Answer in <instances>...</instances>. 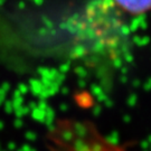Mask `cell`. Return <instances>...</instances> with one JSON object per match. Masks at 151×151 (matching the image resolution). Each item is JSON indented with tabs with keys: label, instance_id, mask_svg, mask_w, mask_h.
I'll list each match as a JSON object with an SVG mask.
<instances>
[{
	"label": "cell",
	"instance_id": "1",
	"mask_svg": "<svg viewBox=\"0 0 151 151\" xmlns=\"http://www.w3.org/2000/svg\"><path fill=\"white\" fill-rule=\"evenodd\" d=\"M72 132L74 133L72 140L65 138L60 141L62 151H123L94 129L84 128L81 131L72 130Z\"/></svg>",
	"mask_w": 151,
	"mask_h": 151
},
{
	"label": "cell",
	"instance_id": "2",
	"mask_svg": "<svg viewBox=\"0 0 151 151\" xmlns=\"http://www.w3.org/2000/svg\"><path fill=\"white\" fill-rule=\"evenodd\" d=\"M124 10L131 14H141L151 8V0H115Z\"/></svg>",
	"mask_w": 151,
	"mask_h": 151
}]
</instances>
